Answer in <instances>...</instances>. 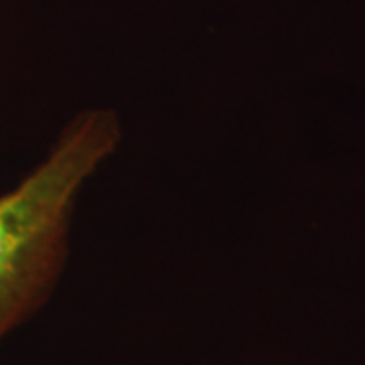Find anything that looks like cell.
<instances>
[{
    "label": "cell",
    "mask_w": 365,
    "mask_h": 365,
    "mask_svg": "<svg viewBox=\"0 0 365 365\" xmlns=\"http://www.w3.org/2000/svg\"><path fill=\"white\" fill-rule=\"evenodd\" d=\"M122 136L114 108H83L59 128L39 163L0 193V343L59 287L79 199Z\"/></svg>",
    "instance_id": "cell-1"
}]
</instances>
